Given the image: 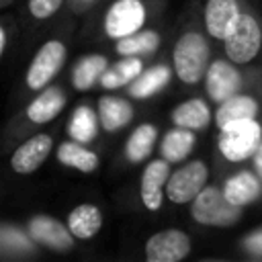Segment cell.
Instances as JSON below:
<instances>
[{
  "label": "cell",
  "instance_id": "cell-1",
  "mask_svg": "<svg viewBox=\"0 0 262 262\" xmlns=\"http://www.w3.org/2000/svg\"><path fill=\"white\" fill-rule=\"evenodd\" d=\"M174 70L186 84L199 82L209 70V45L203 35L186 33L174 45Z\"/></svg>",
  "mask_w": 262,
  "mask_h": 262
},
{
  "label": "cell",
  "instance_id": "cell-2",
  "mask_svg": "<svg viewBox=\"0 0 262 262\" xmlns=\"http://www.w3.org/2000/svg\"><path fill=\"white\" fill-rule=\"evenodd\" d=\"M260 139H262V131L254 119H237L221 127L219 149L227 160L239 162L256 154Z\"/></svg>",
  "mask_w": 262,
  "mask_h": 262
},
{
  "label": "cell",
  "instance_id": "cell-3",
  "mask_svg": "<svg viewBox=\"0 0 262 262\" xmlns=\"http://www.w3.org/2000/svg\"><path fill=\"white\" fill-rule=\"evenodd\" d=\"M239 209L227 201L225 192L215 186H205L192 201V217L203 225H229L237 221Z\"/></svg>",
  "mask_w": 262,
  "mask_h": 262
},
{
  "label": "cell",
  "instance_id": "cell-4",
  "mask_svg": "<svg viewBox=\"0 0 262 262\" xmlns=\"http://www.w3.org/2000/svg\"><path fill=\"white\" fill-rule=\"evenodd\" d=\"M225 41V51L231 61L235 63H248L250 59L256 57L260 43H262V33L254 16L239 14L235 25L231 27L229 35L223 39Z\"/></svg>",
  "mask_w": 262,
  "mask_h": 262
},
{
  "label": "cell",
  "instance_id": "cell-5",
  "mask_svg": "<svg viewBox=\"0 0 262 262\" xmlns=\"http://www.w3.org/2000/svg\"><path fill=\"white\" fill-rule=\"evenodd\" d=\"M205 180H207V166L199 160L190 162L168 178L166 196L178 205L194 201V196L205 188Z\"/></svg>",
  "mask_w": 262,
  "mask_h": 262
},
{
  "label": "cell",
  "instance_id": "cell-6",
  "mask_svg": "<svg viewBox=\"0 0 262 262\" xmlns=\"http://www.w3.org/2000/svg\"><path fill=\"white\" fill-rule=\"evenodd\" d=\"M145 20V10L139 0H117L104 18L106 35L113 39H121L139 31Z\"/></svg>",
  "mask_w": 262,
  "mask_h": 262
},
{
  "label": "cell",
  "instance_id": "cell-7",
  "mask_svg": "<svg viewBox=\"0 0 262 262\" xmlns=\"http://www.w3.org/2000/svg\"><path fill=\"white\" fill-rule=\"evenodd\" d=\"M66 59V47L61 41H47L39 53L35 55L29 72H27V84L31 90H39L47 86V82L57 74Z\"/></svg>",
  "mask_w": 262,
  "mask_h": 262
},
{
  "label": "cell",
  "instance_id": "cell-8",
  "mask_svg": "<svg viewBox=\"0 0 262 262\" xmlns=\"http://www.w3.org/2000/svg\"><path fill=\"white\" fill-rule=\"evenodd\" d=\"M190 252V239L180 229H166L151 235L145 244L147 262H178Z\"/></svg>",
  "mask_w": 262,
  "mask_h": 262
},
{
  "label": "cell",
  "instance_id": "cell-9",
  "mask_svg": "<svg viewBox=\"0 0 262 262\" xmlns=\"http://www.w3.org/2000/svg\"><path fill=\"white\" fill-rule=\"evenodd\" d=\"M29 233L35 242H39L45 248H51L55 252H68L74 246V239H72L74 233L70 231V227L66 229L63 223H59L57 219L47 217V215L33 217L29 221Z\"/></svg>",
  "mask_w": 262,
  "mask_h": 262
},
{
  "label": "cell",
  "instance_id": "cell-10",
  "mask_svg": "<svg viewBox=\"0 0 262 262\" xmlns=\"http://www.w3.org/2000/svg\"><path fill=\"white\" fill-rule=\"evenodd\" d=\"M51 145H53V141L45 133H39V135L27 139L20 147H16V151L10 158L12 170L18 172V174H31V172H35L45 162V158L49 156Z\"/></svg>",
  "mask_w": 262,
  "mask_h": 262
},
{
  "label": "cell",
  "instance_id": "cell-11",
  "mask_svg": "<svg viewBox=\"0 0 262 262\" xmlns=\"http://www.w3.org/2000/svg\"><path fill=\"white\" fill-rule=\"evenodd\" d=\"M242 86L239 72L229 66L227 61L217 59L207 70V92L215 102H223L229 96H233Z\"/></svg>",
  "mask_w": 262,
  "mask_h": 262
},
{
  "label": "cell",
  "instance_id": "cell-12",
  "mask_svg": "<svg viewBox=\"0 0 262 262\" xmlns=\"http://www.w3.org/2000/svg\"><path fill=\"white\" fill-rule=\"evenodd\" d=\"M170 178V162L168 160H154L147 164L141 176V201L149 211H158L162 205V186Z\"/></svg>",
  "mask_w": 262,
  "mask_h": 262
},
{
  "label": "cell",
  "instance_id": "cell-13",
  "mask_svg": "<svg viewBox=\"0 0 262 262\" xmlns=\"http://www.w3.org/2000/svg\"><path fill=\"white\" fill-rule=\"evenodd\" d=\"M237 16H239V8L235 0H209L207 2L205 25H207V31L217 39H225L229 35Z\"/></svg>",
  "mask_w": 262,
  "mask_h": 262
},
{
  "label": "cell",
  "instance_id": "cell-14",
  "mask_svg": "<svg viewBox=\"0 0 262 262\" xmlns=\"http://www.w3.org/2000/svg\"><path fill=\"white\" fill-rule=\"evenodd\" d=\"M66 104V96L59 88L55 86H49L41 96H37L29 108H27V117L33 121V123H47L51 119H55L59 115V111L63 108Z\"/></svg>",
  "mask_w": 262,
  "mask_h": 262
},
{
  "label": "cell",
  "instance_id": "cell-15",
  "mask_svg": "<svg viewBox=\"0 0 262 262\" xmlns=\"http://www.w3.org/2000/svg\"><path fill=\"white\" fill-rule=\"evenodd\" d=\"M98 117L104 127V131H117L123 125H127L133 117V108L127 100L123 98H113V96H102L98 100Z\"/></svg>",
  "mask_w": 262,
  "mask_h": 262
},
{
  "label": "cell",
  "instance_id": "cell-16",
  "mask_svg": "<svg viewBox=\"0 0 262 262\" xmlns=\"http://www.w3.org/2000/svg\"><path fill=\"white\" fill-rule=\"evenodd\" d=\"M227 201L235 207H244L248 203H252L258 192H260V184L256 180L254 174L250 172H237L235 176H231L227 182H225V188H223Z\"/></svg>",
  "mask_w": 262,
  "mask_h": 262
},
{
  "label": "cell",
  "instance_id": "cell-17",
  "mask_svg": "<svg viewBox=\"0 0 262 262\" xmlns=\"http://www.w3.org/2000/svg\"><path fill=\"white\" fill-rule=\"evenodd\" d=\"M100 225H102V215H100L98 207H94V205H80V207H76L70 213V219H68L70 231L76 237H80V239H88L94 233H98Z\"/></svg>",
  "mask_w": 262,
  "mask_h": 262
},
{
  "label": "cell",
  "instance_id": "cell-18",
  "mask_svg": "<svg viewBox=\"0 0 262 262\" xmlns=\"http://www.w3.org/2000/svg\"><path fill=\"white\" fill-rule=\"evenodd\" d=\"M256 113H258V104L254 98L233 94L221 102V106L215 113V121L219 127H225L227 123L237 121V119H254Z\"/></svg>",
  "mask_w": 262,
  "mask_h": 262
},
{
  "label": "cell",
  "instance_id": "cell-19",
  "mask_svg": "<svg viewBox=\"0 0 262 262\" xmlns=\"http://www.w3.org/2000/svg\"><path fill=\"white\" fill-rule=\"evenodd\" d=\"M172 121L176 127H186V129H203L209 125L211 121V113L207 108V104L199 98L186 100L180 106L174 108L172 113Z\"/></svg>",
  "mask_w": 262,
  "mask_h": 262
},
{
  "label": "cell",
  "instance_id": "cell-20",
  "mask_svg": "<svg viewBox=\"0 0 262 262\" xmlns=\"http://www.w3.org/2000/svg\"><path fill=\"white\" fill-rule=\"evenodd\" d=\"M192 143H194V135L186 127H176L166 133L162 141V156L168 162H180L190 154Z\"/></svg>",
  "mask_w": 262,
  "mask_h": 262
},
{
  "label": "cell",
  "instance_id": "cell-21",
  "mask_svg": "<svg viewBox=\"0 0 262 262\" xmlns=\"http://www.w3.org/2000/svg\"><path fill=\"white\" fill-rule=\"evenodd\" d=\"M57 160L63 166H72L82 172H92L98 166V156L88 151L80 143H61L57 149Z\"/></svg>",
  "mask_w": 262,
  "mask_h": 262
},
{
  "label": "cell",
  "instance_id": "cell-22",
  "mask_svg": "<svg viewBox=\"0 0 262 262\" xmlns=\"http://www.w3.org/2000/svg\"><path fill=\"white\" fill-rule=\"evenodd\" d=\"M106 70V57L102 55H88L78 66L74 68V88L76 90H86L90 88Z\"/></svg>",
  "mask_w": 262,
  "mask_h": 262
},
{
  "label": "cell",
  "instance_id": "cell-23",
  "mask_svg": "<svg viewBox=\"0 0 262 262\" xmlns=\"http://www.w3.org/2000/svg\"><path fill=\"white\" fill-rule=\"evenodd\" d=\"M139 74H141V61L135 55H129L127 59L115 63L111 70H104L100 80H102L104 88H119V86H125L131 80H135Z\"/></svg>",
  "mask_w": 262,
  "mask_h": 262
},
{
  "label": "cell",
  "instance_id": "cell-24",
  "mask_svg": "<svg viewBox=\"0 0 262 262\" xmlns=\"http://www.w3.org/2000/svg\"><path fill=\"white\" fill-rule=\"evenodd\" d=\"M160 45V35L156 31H141L127 37H121L117 43V51L125 57L139 55V53H151Z\"/></svg>",
  "mask_w": 262,
  "mask_h": 262
},
{
  "label": "cell",
  "instance_id": "cell-25",
  "mask_svg": "<svg viewBox=\"0 0 262 262\" xmlns=\"http://www.w3.org/2000/svg\"><path fill=\"white\" fill-rule=\"evenodd\" d=\"M168 80H170V70L166 66H156L135 78V82L131 86V94L135 98H145V96L158 92L160 88H164Z\"/></svg>",
  "mask_w": 262,
  "mask_h": 262
},
{
  "label": "cell",
  "instance_id": "cell-26",
  "mask_svg": "<svg viewBox=\"0 0 262 262\" xmlns=\"http://www.w3.org/2000/svg\"><path fill=\"white\" fill-rule=\"evenodd\" d=\"M154 143H156V127L154 125H139L127 141L125 154L131 162H141L151 154Z\"/></svg>",
  "mask_w": 262,
  "mask_h": 262
},
{
  "label": "cell",
  "instance_id": "cell-27",
  "mask_svg": "<svg viewBox=\"0 0 262 262\" xmlns=\"http://www.w3.org/2000/svg\"><path fill=\"white\" fill-rule=\"evenodd\" d=\"M94 133H96V117L92 115V111L88 106L76 108L74 119L70 123V135L76 141L84 143V141H90L94 137Z\"/></svg>",
  "mask_w": 262,
  "mask_h": 262
},
{
  "label": "cell",
  "instance_id": "cell-28",
  "mask_svg": "<svg viewBox=\"0 0 262 262\" xmlns=\"http://www.w3.org/2000/svg\"><path fill=\"white\" fill-rule=\"evenodd\" d=\"M59 6H61V0H29V10L37 18L51 16Z\"/></svg>",
  "mask_w": 262,
  "mask_h": 262
},
{
  "label": "cell",
  "instance_id": "cell-29",
  "mask_svg": "<svg viewBox=\"0 0 262 262\" xmlns=\"http://www.w3.org/2000/svg\"><path fill=\"white\" fill-rule=\"evenodd\" d=\"M246 248L254 254H262V231H256L252 233L248 239H246Z\"/></svg>",
  "mask_w": 262,
  "mask_h": 262
},
{
  "label": "cell",
  "instance_id": "cell-30",
  "mask_svg": "<svg viewBox=\"0 0 262 262\" xmlns=\"http://www.w3.org/2000/svg\"><path fill=\"white\" fill-rule=\"evenodd\" d=\"M256 168H258V172L262 174V143H260L258 149H256Z\"/></svg>",
  "mask_w": 262,
  "mask_h": 262
},
{
  "label": "cell",
  "instance_id": "cell-31",
  "mask_svg": "<svg viewBox=\"0 0 262 262\" xmlns=\"http://www.w3.org/2000/svg\"><path fill=\"white\" fill-rule=\"evenodd\" d=\"M4 45H6V33H4V31H0V51L4 49Z\"/></svg>",
  "mask_w": 262,
  "mask_h": 262
}]
</instances>
